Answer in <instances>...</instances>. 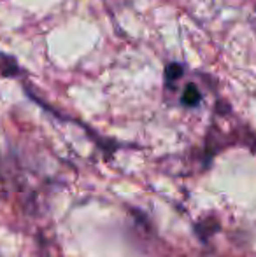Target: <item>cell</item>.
Masks as SVG:
<instances>
[{"label": "cell", "mask_w": 256, "mask_h": 257, "mask_svg": "<svg viewBox=\"0 0 256 257\" xmlns=\"http://www.w3.org/2000/svg\"><path fill=\"white\" fill-rule=\"evenodd\" d=\"M198 102H200V93L193 84H188V88L185 89V95H183V103L197 105Z\"/></svg>", "instance_id": "cell-1"}, {"label": "cell", "mask_w": 256, "mask_h": 257, "mask_svg": "<svg viewBox=\"0 0 256 257\" xmlns=\"http://www.w3.org/2000/svg\"><path fill=\"white\" fill-rule=\"evenodd\" d=\"M165 75H167L168 81H176V79H179L183 75V67L181 65H176V63L168 65L167 70H165Z\"/></svg>", "instance_id": "cell-2"}]
</instances>
